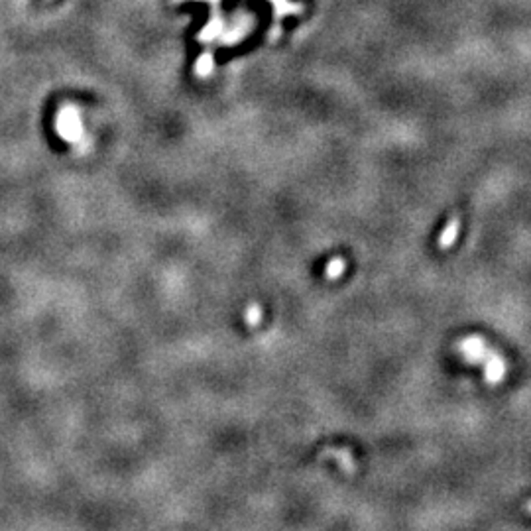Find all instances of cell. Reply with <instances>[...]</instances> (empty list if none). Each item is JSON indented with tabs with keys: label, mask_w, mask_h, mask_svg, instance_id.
<instances>
[{
	"label": "cell",
	"mask_w": 531,
	"mask_h": 531,
	"mask_svg": "<svg viewBox=\"0 0 531 531\" xmlns=\"http://www.w3.org/2000/svg\"><path fill=\"white\" fill-rule=\"evenodd\" d=\"M221 20H217V18H213L210 20V24L205 28V30L201 32L199 34V40L201 41H210V40H215L217 38V34L221 32Z\"/></svg>",
	"instance_id": "277c9868"
},
{
	"label": "cell",
	"mask_w": 531,
	"mask_h": 531,
	"mask_svg": "<svg viewBox=\"0 0 531 531\" xmlns=\"http://www.w3.org/2000/svg\"><path fill=\"white\" fill-rule=\"evenodd\" d=\"M274 4H276V8H278V14H288V12L297 11V6L288 4V0H274Z\"/></svg>",
	"instance_id": "9c48e42d"
},
{
	"label": "cell",
	"mask_w": 531,
	"mask_h": 531,
	"mask_svg": "<svg viewBox=\"0 0 531 531\" xmlns=\"http://www.w3.org/2000/svg\"><path fill=\"white\" fill-rule=\"evenodd\" d=\"M195 69H197V75H201V77H207V75H209L210 71H213V58H210V53H203V55H201Z\"/></svg>",
	"instance_id": "8992f818"
},
{
	"label": "cell",
	"mask_w": 531,
	"mask_h": 531,
	"mask_svg": "<svg viewBox=\"0 0 531 531\" xmlns=\"http://www.w3.org/2000/svg\"><path fill=\"white\" fill-rule=\"evenodd\" d=\"M488 380L498 382L504 376V362L498 358V356H492L490 364H488V372H486Z\"/></svg>",
	"instance_id": "3957f363"
},
{
	"label": "cell",
	"mask_w": 531,
	"mask_h": 531,
	"mask_svg": "<svg viewBox=\"0 0 531 531\" xmlns=\"http://www.w3.org/2000/svg\"><path fill=\"white\" fill-rule=\"evenodd\" d=\"M55 132H58L61 140L67 142V144L81 146V148L87 146L85 128H83V121H81V111L71 102H65L55 114Z\"/></svg>",
	"instance_id": "6da1fadb"
},
{
	"label": "cell",
	"mask_w": 531,
	"mask_h": 531,
	"mask_svg": "<svg viewBox=\"0 0 531 531\" xmlns=\"http://www.w3.org/2000/svg\"><path fill=\"white\" fill-rule=\"evenodd\" d=\"M258 319H260V307H258V305L248 307V311H246V321L250 323V325H256Z\"/></svg>",
	"instance_id": "ba28073f"
},
{
	"label": "cell",
	"mask_w": 531,
	"mask_h": 531,
	"mask_svg": "<svg viewBox=\"0 0 531 531\" xmlns=\"http://www.w3.org/2000/svg\"><path fill=\"white\" fill-rule=\"evenodd\" d=\"M342 271H344V260L342 258H335V260L329 262V266L325 268V274L329 276V278H339Z\"/></svg>",
	"instance_id": "52a82bcc"
},
{
	"label": "cell",
	"mask_w": 531,
	"mask_h": 531,
	"mask_svg": "<svg viewBox=\"0 0 531 531\" xmlns=\"http://www.w3.org/2000/svg\"><path fill=\"white\" fill-rule=\"evenodd\" d=\"M457 232H459V224H457V221L449 222V224H447V229H445V232L441 234L443 248H449V246H451L452 242H455V238H457Z\"/></svg>",
	"instance_id": "5b68a950"
},
{
	"label": "cell",
	"mask_w": 531,
	"mask_h": 531,
	"mask_svg": "<svg viewBox=\"0 0 531 531\" xmlns=\"http://www.w3.org/2000/svg\"><path fill=\"white\" fill-rule=\"evenodd\" d=\"M462 351L466 354V358H471V361H480L482 352H486V344L478 339V337H472L469 341L462 342Z\"/></svg>",
	"instance_id": "7a4b0ae2"
}]
</instances>
